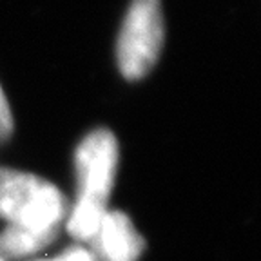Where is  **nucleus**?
Masks as SVG:
<instances>
[{
    "mask_svg": "<svg viewBox=\"0 0 261 261\" xmlns=\"http://www.w3.org/2000/svg\"><path fill=\"white\" fill-rule=\"evenodd\" d=\"M78 198L67 220V232L76 241H87L107 212L118 169V142L109 129H96L82 140L74 152Z\"/></svg>",
    "mask_w": 261,
    "mask_h": 261,
    "instance_id": "f257e3e1",
    "label": "nucleus"
},
{
    "mask_svg": "<svg viewBox=\"0 0 261 261\" xmlns=\"http://www.w3.org/2000/svg\"><path fill=\"white\" fill-rule=\"evenodd\" d=\"M69 211L65 196L40 176L0 167V218L9 225L47 228L62 225Z\"/></svg>",
    "mask_w": 261,
    "mask_h": 261,
    "instance_id": "f03ea898",
    "label": "nucleus"
},
{
    "mask_svg": "<svg viewBox=\"0 0 261 261\" xmlns=\"http://www.w3.org/2000/svg\"><path fill=\"white\" fill-rule=\"evenodd\" d=\"M162 0H133L118 37V65L127 80L151 73L163 47Z\"/></svg>",
    "mask_w": 261,
    "mask_h": 261,
    "instance_id": "7ed1b4c3",
    "label": "nucleus"
},
{
    "mask_svg": "<svg viewBox=\"0 0 261 261\" xmlns=\"http://www.w3.org/2000/svg\"><path fill=\"white\" fill-rule=\"evenodd\" d=\"M87 243L94 261H138L145 250V240L120 211H107Z\"/></svg>",
    "mask_w": 261,
    "mask_h": 261,
    "instance_id": "20e7f679",
    "label": "nucleus"
},
{
    "mask_svg": "<svg viewBox=\"0 0 261 261\" xmlns=\"http://www.w3.org/2000/svg\"><path fill=\"white\" fill-rule=\"evenodd\" d=\"M62 225L47 228H29L22 225H9L0 232V259L15 261L37 254L60 236Z\"/></svg>",
    "mask_w": 261,
    "mask_h": 261,
    "instance_id": "39448f33",
    "label": "nucleus"
},
{
    "mask_svg": "<svg viewBox=\"0 0 261 261\" xmlns=\"http://www.w3.org/2000/svg\"><path fill=\"white\" fill-rule=\"evenodd\" d=\"M11 133H13L11 109H9L8 98H6L4 91H2V87H0V143L8 142Z\"/></svg>",
    "mask_w": 261,
    "mask_h": 261,
    "instance_id": "423d86ee",
    "label": "nucleus"
},
{
    "mask_svg": "<svg viewBox=\"0 0 261 261\" xmlns=\"http://www.w3.org/2000/svg\"><path fill=\"white\" fill-rule=\"evenodd\" d=\"M51 261H94V257L91 256V252L87 249L76 245V247H71V249H67L65 252H62L60 256Z\"/></svg>",
    "mask_w": 261,
    "mask_h": 261,
    "instance_id": "0eeeda50",
    "label": "nucleus"
},
{
    "mask_svg": "<svg viewBox=\"0 0 261 261\" xmlns=\"http://www.w3.org/2000/svg\"><path fill=\"white\" fill-rule=\"evenodd\" d=\"M0 261H2V259H0Z\"/></svg>",
    "mask_w": 261,
    "mask_h": 261,
    "instance_id": "6e6552de",
    "label": "nucleus"
}]
</instances>
